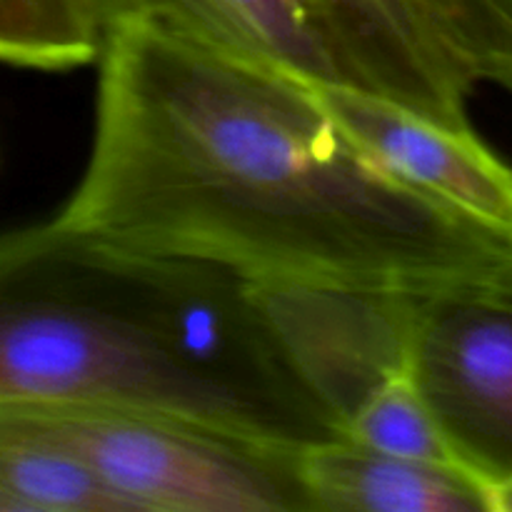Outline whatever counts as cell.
Listing matches in <instances>:
<instances>
[{"mask_svg":"<svg viewBox=\"0 0 512 512\" xmlns=\"http://www.w3.org/2000/svg\"><path fill=\"white\" fill-rule=\"evenodd\" d=\"M93 143L53 220L245 280L420 293L512 263V235L398 183L310 80L150 25L103 35Z\"/></svg>","mask_w":512,"mask_h":512,"instance_id":"6da1fadb","label":"cell"},{"mask_svg":"<svg viewBox=\"0 0 512 512\" xmlns=\"http://www.w3.org/2000/svg\"><path fill=\"white\" fill-rule=\"evenodd\" d=\"M165 415L270 448L338 438L245 278L130 253L53 218L0 235V405Z\"/></svg>","mask_w":512,"mask_h":512,"instance_id":"7a4b0ae2","label":"cell"},{"mask_svg":"<svg viewBox=\"0 0 512 512\" xmlns=\"http://www.w3.org/2000/svg\"><path fill=\"white\" fill-rule=\"evenodd\" d=\"M78 460L123 512L310 510L295 453L165 415L100 405H10Z\"/></svg>","mask_w":512,"mask_h":512,"instance_id":"3957f363","label":"cell"},{"mask_svg":"<svg viewBox=\"0 0 512 512\" xmlns=\"http://www.w3.org/2000/svg\"><path fill=\"white\" fill-rule=\"evenodd\" d=\"M403 373L453 463L488 490L498 512L512 480V263L413 293Z\"/></svg>","mask_w":512,"mask_h":512,"instance_id":"277c9868","label":"cell"},{"mask_svg":"<svg viewBox=\"0 0 512 512\" xmlns=\"http://www.w3.org/2000/svg\"><path fill=\"white\" fill-rule=\"evenodd\" d=\"M245 288L278 353L340 433L370 390L403 373L413 293L298 280Z\"/></svg>","mask_w":512,"mask_h":512,"instance_id":"5b68a950","label":"cell"},{"mask_svg":"<svg viewBox=\"0 0 512 512\" xmlns=\"http://www.w3.org/2000/svg\"><path fill=\"white\" fill-rule=\"evenodd\" d=\"M335 128L398 183L512 235V168L473 128L435 123L380 93L345 83H310Z\"/></svg>","mask_w":512,"mask_h":512,"instance_id":"8992f818","label":"cell"},{"mask_svg":"<svg viewBox=\"0 0 512 512\" xmlns=\"http://www.w3.org/2000/svg\"><path fill=\"white\" fill-rule=\"evenodd\" d=\"M100 33L150 25L178 38L288 70L310 83H345L333 43L305 0H85Z\"/></svg>","mask_w":512,"mask_h":512,"instance_id":"52a82bcc","label":"cell"},{"mask_svg":"<svg viewBox=\"0 0 512 512\" xmlns=\"http://www.w3.org/2000/svg\"><path fill=\"white\" fill-rule=\"evenodd\" d=\"M310 510L328 512H495L483 485L455 465L380 453L343 438L295 453Z\"/></svg>","mask_w":512,"mask_h":512,"instance_id":"ba28073f","label":"cell"},{"mask_svg":"<svg viewBox=\"0 0 512 512\" xmlns=\"http://www.w3.org/2000/svg\"><path fill=\"white\" fill-rule=\"evenodd\" d=\"M348 63L355 88L448 120L470 93L468 70L413 0H348Z\"/></svg>","mask_w":512,"mask_h":512,"instance_id":"9c48e42d","label":"cell"},{"mask_svg":"<svg viewBox=\"0 0 512 512\" xmlns=\"http://www.w3.org/2000/svg\"><path fill=\"white\" fill-rule=\"evenodd\" d=\"M103 33L85 0H0V63L70 70L95 63Z\"/></svg>","mask_w":512,"mask_h":512,"instance_id":"30bf717a","label":"cell"},{"mask_svg":"<svg viewBox=\"0 0 512 512\" xmlns=\"http://www.w3.org/2000/svg\"><path fill=\"white\" fill-rule=\"evenodd\" d=\"M343 438L400 458L455 465L428 408L405 373L390 375L365 395L363 403L345 420Z\"/></svg>","mask_w":512,"mask_h":512,"instance_id":"8fae6325","label":"cell"},{"mask_svg":"<svg viewBox=\"0 0 512 512\" xmlns=\"http://www.w3.org/2000/svg\"><path fill=\"white\" fill-rule=\"evenodd\" d=\"M308 8L313 10L318 23L323 25L325 35L333 43L335 53H338L340 65L345 70L348 85H353V75H350L348 50H350V10L348 0H305Z\"/></svg>","mask_w":512,"mask_h":512,"instance_id":"7c38bea8","label":"cell"},{"mask_svg":"<svg viewBox=\"0 0 512 512\" xmlns=\"http://www.w3.org/2000/svg\"><path fill=\"white\" fill-rule=\"evenodd\" d=\"M413 3L418 5L420 13H423L425 18L440 20L443 15H448L450 10L455 8V3H458V0H413Z\"/></svg>","mask_w":512,"mask_h":512,"instance_id":"4fadbf2b","label":"cell"},{"mask_svg":"<svg viewBox=\"0 0 512 512\" xmlns=\"http://www.w3.org/2000/svg\"><path fill=\"white\" fill-rule=\"evenodd\" d=\"M498 512H512V480L500 490L498 495Z\"/></svg>","mask_w":512,"mask_h":512,"instance_id":"5bb4252c","label":"cell"}]
</instances>
